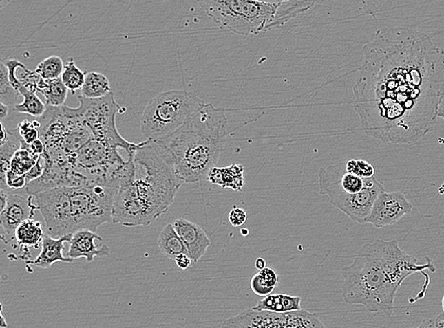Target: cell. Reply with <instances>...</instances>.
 Segmentation results:
<instances>
[{"label":"cell","instance_id":"cell-13","mask_svg":"<svg viewBox=\"0 0 444 328\" xmlns=\"http://www.w3.org/2000/svg\"><path fill=\"white\" fill-rule=\"evenodd\" d=\"M176 231L185 244L188 256L193 259V263L200 261L211 246V241L208 234L198 224L191 223L185 219H176L173 223Z\"/></svg>","mask_w":444,"mask_h":328},{"label":"cell","instance_id":"cell-17","mask_svg":"<svg viewBox=\"0 0 444 328\" xmlns=\"http://www.w3.org/2000/svg\"><path fill=\"white\" fill-rule=\"evenodd\" d=\"M22 138L17 128L7 130V136L4 141L0 142V184L1 189L9 193L6 186V174L11 168V162L14 155L21 149Z\"/></svg>","mask_w":444,"mask_h":328},{"label":"cell","instance_id":"cell-19","mask_svg":"<svg viewBox=\"0 0 444 328\" xmlns=\"http://www.w3.org/2000/svg\"><path fill=\"white\" fill-rule=\"evenodd\" d=\"M158 243L161 253L173 261L180 254H188L185 244L178 236L173 224L164 227L158 236Z\"/></svg>","mask_w":444,"mask_h":328},{"label":"cell","instance_id":"cell-26","mask_svg":"<svg viewBox=\"0 0 444 328\" xmlns=\"http://www.w3.org/2000/svg\"><path fill=\"white\" fill-rule=\"evenodd\" d=\"M221 328H266L261 311L249 309L236 316L229 318L222 324Z\"/></svg>","mask_w":444,"mask_h":328},{"label":"cell","instance_id":"cell-32","mask_svg":"<svg viewBox=\"0 0 444 328\" xmlns=\"http://www.w3.org/2000/svg\"><path fill=\"white\" fill-rule=\"evenodd\" d=\"M5 65H6L7 68H8L10 82H11L12 87L19 91V87H21L22 85L21 83L19 82V80L17 79V70H19L20 67H24L25 65L22 64V63L19 60L7 61V62L5 63Z\"/></svg>","mask_w":444,"mask_h":328},{"label":"cell","instance_id":"cell-25","mask_svg":"<svg viewBox=\"0 0 444 328\" xmlns=\"http://www.w3.org/2000/svg\"><path fill=\"white\" fill-rule=\"evenodd\" d=\"M21 142V149L17 151L14 158H12L11 168L9 170L19 176L26 175L34 168L35 164L39 162V159L41 158V156L34 155L32 153L30 145H28L23 140H22Z\"/></svg>","mask_w":444,"mask_h":328},{"label":"cell","instance_id":"cell-30","mask_svg":"<svg viewBox=\"0 0 444 328\" xmlns=\"http://www.w3.org/2000/svg\"><path fill=\"white\" fill-rule=\"evenodd\" d=\"M346 168L349 173L355 174L358 177L370 179L375 177L374 166L363 159H350L346 160Z\"/></svg>","mask_w":444,"mask_h":328},{"label":"cell","instance_id":"cell-16","mask_svg":"<svg viewBox=\"0 0 444 328\" xmlns=\"http://www.w3.org/2000/svg\"><path fill=\"white\" fill-rule=\"evenodd\" d=\"M208 180L213 185L221 186L224 189H231L236 193L243 191L244 182V168L240 164H232L226 168H213L208 174Z\"/></svg>","mask_w":444,"mask_h":328},{"label":"cell","instance_id":"cell-8","mask_svg":"<svg viewBox=\"0 0 444 328\" xmlns=\"http://www.w3.org/2000/svg\"><path fill=\"white\" fill-rule=\"evenodd\" d=\"M207 103L186 90H170L154 97L140 118V130L147 140H167Z\"/></svg>","mask_w":444,"mask_h":328},{"label":"cell","instance_id":"cell-42","mask_svg":"<svg viewBox=\"0 0 444 328\" xmlns=\"http://www.w3.org/2000/svg\"><path fill=\"white\" fill-rule=\"evenodd\" d=\"M438 328H444V321L438 317Z\"/></svg>","mask_w":444,"mask_h":328},{"label":"cell","instance_id":"cell-10","mask_svg":"<svg viewBox=\"0 0 444 328\" xmlns=\"http://www.w3.org/2000/svg\"><path fill=\"white\" fill-rule=\"evenodd\" d=\"M413 210V204L400 191H383L373 204L372 211L366 219V223L372 224L376 228L392 226Z\"/></svg>","mask_w":444,"mask_h":328},{"label":"cell","instance_id":"cell-21","mask_svg":"<svg viewBox=\"0 0 444 328\" xmlns=\"http://www.w3.org/2000/svg\"><path fill=\"white\" fill-rule=\"evenodd\" d=\"M113 93L109 80L107 76L99 72H88L85 75L84 87L81 89V96L88 100H98Z\"/></svg>","mask_w":444,"mask_h":328},{"label":"cell","instance_id":"cell-28","mask_svg":"<svg viewBox=\"0 0 444 328\" xmlns=\"http://www.w3.org/2000/svg\"><path fill=\"white\" fill-rule=\"evenodd\" d=\"M65 64L59 56H50L40 62L35 72L45 80L60 79L64 72Z\"/></svg>","mask_w":444,"mask_h":328},{"label":"cell","instance_id":"cell-39","mask_svg":"<svg viewBox=\"0 0 444 328\" xmlns=\"http://www.w3.org/2000/svg\"><path fill=\"white\" fill-rule=\"evenodd\" d=\"M255 267H256V269L259 270V271H262V270L266 269V259H262V257H259V259H257V261H255Z\"/></svg>","mask_w":444,"mask_h":328},{"label":"cell","instance_id":"cell-34","mask_svg":"<svg viewBox=\"0 0 444 328\" xmlns=\"http://www.w3.org/2000/svg\"><path fill=\"white\" fill-rule=\"evenodd\" d=\"M45 171V160L42 157L39 159V162L35 164L34 168L26 174V181L28 184L32 183L37 179L41 177Z\"/></svg>","mask_w":444,"mask_h":328},{"label":"cell","instance_id":"cell-15","mask_svg":"<svg viewBox=\"0 0 444 328\" xmlns=\"http://www.w3.org/2000/svg\"><path fill=\"white\" fill-rule=\"evenodd\" d=\"M72 238V234H67V236L61 237L59 239H54L49 234H45L42 242L41 252L31 263L41 269H49L56 262L72 263L74 261L69 256H65L63 254L65 242H70Z\"/></svg>","mask_w":444,"mask_h":328},{"label":"cell","instance_id":"cell-44","mask_svg":"<svg viewBox=\"0 0 444 328\" xmlns=\"http://www.w3.org/2000/svg\"><path fill=\"white\" fill-rule=\"evenodd\" d=\"M441 305H443V312H444V295H443V302H441Z\"/></svg>","mask_w":444,"mask_h":328},{"label":"cell","instance_id":"cell-24","mask_svg":"<svg viewBox=\"0 0 444 328\" xmlns=\"http://www.w3.org/2000/svg\"><path fill=\"white\" fill-rule=\"evenodd\" d=\"M39 93H41L46 98L47 106L57 108L65 105L69 89L60 78L56 80H45Z\"/></svg>","mask_w":444,"mask_h":328},{"label":"cell","instance_id":"cell-12","mask_svg":"<svg viewBox=\"0 0 444 328\" xmlns=\"http://www.w3.org/2000/svg\"><path fill=\"white\" fill-rule=\"evenodd\" d=\"M96 241H103V239L96 232L89 230L75 232L70 242L67 256L72 259L73 261L85 259V261L90 263L94 261L95 257L109 256V247L105 245V244L97 245Z\"/></svg>","mask_w":444,"mask_h":328},{"label":"cell","instance_id":"cell-20","mask_svg":"<svg viewBox=\"0 0 444 328\" xmlns=\"http://www.w3.org/2000/svg\"><path fill=\"white\" fill-rule=\"evenodd\" d=\"M44 238L41 223L34 219H27L23 223L20 224L14 234V239L20 246L32 247L35 249L42 247Z\"/></svg>","mask_w":444,"mask_h":328},{"label":"cell","instance_id":"cell-9","mask_svg":"<svg viewBox=\"0 0 444 328\" xmlns=\"http://www.w3.org/2000/svg\"><path fill=\"white\" fill-rule=\"evenodd\" d=\"M78 98L80 106L75 108V111L89 129L94 140L108 148L123 149L127 151L128 156L132 155L140 147L141 142H128L118 133L116 116L122 111V106L116 102L114 93L98 100H88L81 95Z\"/></svg>","mask_w":444,"mask_h":328},{"label":"cell","instance_id":"cell-2","mask_svg":"<svg viewBox=\"0 0 444 328\" xmlns=\"http://www.w3.org/2000/svg\"><path fill=\"white\" fill-rule=\"evenodd\" d=\"M419 265L418 259L405 253L396 241L376 239L366 243L350 266L343 268V300L350 306H362L370 312L390 317L394 309L396 294L408 277L421 272L429 283L425 270L436 272L432 259Z\"/></svg>","mask_w":444,"mask_h":328},{"label":"cell","instance_id":"cell-38","mask_svg":"<svg viewBox=\"0 0 444 328\" xmlns=\"http://www.w3.org/2000/svg\"><path fill=\"white\" fill-rule=\"evenodd\" d=\"M9 106L5 105L4 103L0 102V120L3 121L5 118L8 117Z\"/></svg>","mask_w":444,"mask_h":328},{"label":"cell","instance_id":"cell-7","mask_svg":"<svg viewBox=\"0 0 444 328\" xmlns=\"http://www.w3.org/2000/svg\"><path fill=\"white\" fill-rule=\"evenodd\" d=\"M385 186L375 177L363 179L349 173L346 160L322 168L319 174V193L352 221L366 223L376 199Z\"/></svg>","mask_w":444,"mask_h":328},{"label":"cell","instance_id":"cell-5","mask_svg":"<svg viewBox=\"0 0 444 328\" xmlns=\"http://www.w3.org/2000/svg\"><path fill=\"white\" fill-rule=\"evenodd\" d=\"M117 189L101 185L50 189L34 196L47 234L58 239L80 230L96 232L112 223Z\"/></svg>","mask_w":444,"mask_h":328},{"label":"cell","instance_id":"cell-14","mask_svg":"<svg viewBox=\"0 0 444 328\" xmlns=\"http://www.w3.org/2000/svg\"><path fill=\"white\" fill-rule=\"evenodd\" d=\"M261 314L266 328H326L317 315L307 310L282 314L261 311Z\"/></svg>","mask_w":444,"mask_h":328},{"label":"cell","instance_id":"cell-1","mask_svg":"<svg viewBox=\"0 0 444 328\" xmlns=\"http://www.w3.org/2000/svg\"><path fill=\"white\" fill-rule=\"evenodd\" d=\"M353 94L366 135L385 143H417L432 131L444 98V50L418 30H377L363 47Z\"/></svg>","mask_w":444,"mask_h":328},{"label":"cell","instance_id":"cell-36","mask_svg":"<svg viewBox=\"0 0 444 328\" xmlns=\"http://www.w3.org/2000/svg\"><path fill=\"white\" fill-rule=\"evenodd\" d=\"M31 150L34 155L42 156L44 155L45 151H46V147H45V144L41 140H35L34 143L30 145Z\"/></svg>","mask_w":444,"mask_h":328},{"label":"cell","instance_id":"cell-43","mask_svg":"<svg viewBox=\"0 0 444 328\" xmlns=\"http://www.w3.org/2000/svg\"><path fill=\"white\" fill-rule=\"evenodd\" d=\"M249 232L247 229H241L242 236L246 237L249 234Z\"/></svg>","mask_w":444,"mask_h":328},{"label":"cell","instance_id":"cell-27","mask_svg":"<svg viewBox=\"0 0 444 328\" xmlns=\"http://www.w3.org/2000/svg\"><path fill=\"white\" fill-rule=\"evenodd\" d=\"M85 75L87 73L81 70V68L77 67L73 58H70L67 60V64L65 65L64 72L61 76V79L67 89L75 94L77 91H81L84 87Z\"/></svg>","mask_w":444,"mask_h":328},{"label":"cell","instance_id":"cell-33","mask_svg":"<svg viewBox=\"0 0 444 328\" xmlns=\"http://www.w3.org/2000/svg\"><path fill=\"white\" fill-rule=\"evenodd\" d=\"M247 214L243 208L234 206L229 214V223L233 227H241L246 223Z\"/></svg>","mask_w":444,"mask_h":328},{"label":"cell","instance_id":"cell-6","mask_svg":"<svg viewBox=\"0 0 444 328\" xmlns=\"http://www.w3.org/2000/svg\"><path fill=\"white\" fill-rule=\"evenodd\" d=\"M198 4L209 19L224 29L249 36L284 26L317 2L200 0Z\"/></svg>","mask_w":444,"mask_h":328},{"label":"cell","instance_id":"cell-22","mask_svg":"<svg viewBox=\"0 0 444 328\" xmlns=\"http://www.w3.org/2000/svg\"><path fill=\"white\" fill-rule=\"evenodd\" d=\"M279 282L277 272L273 269L266 268L251 277V289L258 296L266 297L276 289Z\"/></svg>","mask_w":444,"mask_h":328},{"label":"cell","instance_id":"cell-11","mask_svg":"<svg viewBox=\"0 0 444 328\" xmlns=\"http://www.w3.org/2000/svg\"><path fill=\"white\" fill-rule=\"evenodd\" d=\"M37 209L34 196L26 190L12 191L7 197L6 206L0 211V223L7 237L14 238L17 229L27 219H32Z\"/></svg>","mask_w":444,"mask_h":328},{"label":"cell","instance_id":"cell-31","mask_svg":"<svg viewBox=\"0 0 444 328\" xmlns=\"http://www.w3.org/2000/svg\"><path fill=\"white\" fill-rule=\"evenodd\" d=\"M41 127L39 120H34L31 122L29 120H24L17 125V130H19V135L21 136L22 140L28 144L31 145L35 140H39L40 132L39 129Z\"/></svg>","mask_w":444,"mask_h":328},{"label":"cell","instance_id":"cell-41","mask_svg":"<svg viewBox=\"0 0 444 328\" xmlns=\"http://www.w3.org/2000/svg\"><path fill=\"white\" fill-rule=\"evenodd\" d=\"M0 327L2 328H6L8 327V324H7L6 321H5V318L3 315V307L1 306V322H0Z\"/></svg>","mask_w":444,"mask_h":328},{"label":"cell","instance_id":"cell-23","mask_svg":"<svg viewBox=\"0 0 444 328\" xmlns=\"http://www.w3.org/2000/svg\"><path fill=\"white\" fill-rule=\"evenodd\" d=\"M20 96L23 97V102L14 105L12 110L17 113H27L35 118H42L47 110V105H45L35 93L28 90L24 85L19 87Z\"/></svg>","mask_w":444,"mask_h":328},{"label":"cell","instance_id":"cell-40","mask_svg":"<svg viewBox=\"0 0 444 328\" xmlns=\"http://www.w3.org/2000/svg\"><path fill=\"white\" fill-rule=\"evenodd\" d=\"M438 118L444 120V98L441 100L438 107Z\"/></svg>","mask_w":444,"mask_h":328},{"label":"cell","instance_id":"cell-29","mask_svg":"<svg viewBox=\"0 0 444 328\" xmlns=\"http://www.w3.org/2000/svg\"><path fill=\"white\" fill-rule=\"evenodd\" d=\"M19 96V91L12 87L10 82L8 68L5 63L1 62L0 64V102L14 107L17 105L16 102Z\"/></svg>","mask_w":444,"mask_h":328},{"label":"cell","instance_id":"cell-37","mask_svg":"<svg viewBox=\"0 0 444 328\" xmlns=\"http://www.w3.org/2000/svg\"><path fill=\"white\" fill-rule=\"evenodd\" d=\"M410 328H438V318L423 320L419 327Z\"/></svg>","mask_w":444,"mask_h":328},{"label":"cell","instance_id":"cell-3","mask_svg":"<svg viewBox=\"0 0 444 328\" xmlns=\"http://www.w3.org/2000/svg\"><path fill=\"white\" fill-rule=\"evenodd\" d=\"M133 162L132 179L116 193L112 223L148 226L169 210L183 182L176 175L167 151L156 141L141 142Z\"/></svg>","mask_w":444,"mask_h":328},{"label":"cell","instance_id":"cell-4","mask_svg":"<svg viewBox=\"0 0 444 328\" xmlns=\"http://www.w3.org/2000/svg\"><path fill=\"white\" fill-rule=\"evenodd\" d=\"M226 124V111L209 103L167 140L156 141L167 151L183 184L204 180L215 168L224 150Z\"/></svg>","mask_w":444,"mask_h":328},{"label":"cell","instance_id":"cell-35","mask_svg":"<svg viewBox=\"0 0 444 328\" xmlns=\"http://www.w3.org/2000/svg\"><path fill=\"white\" fill-rule=\"evenodd\" d=\"M176 264L178 265L179 269L187 270L193 266V261L188 254H180L175 259Z\"/></svg>","mask_w":444,"mask_h":328},{"label":"cell","instance_id":"cell-18","mask_svg":"<svg viewBox=\"0 0 444 328\" xmlns=\"http://www.w3.org/2000/svg\"><path fill=\"white\" fill-rule=\"evenodd\" d=\"M251 309L272 314H288L302 310V298L288 294H271L260 300Z\"/></svg>","mask_w":444,"mask_h":328}]
</instances>
